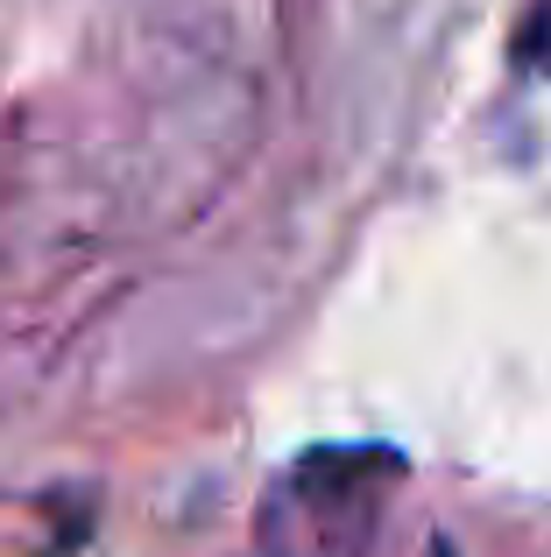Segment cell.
<instances>
[{
    "label": "cell",
    "instance_id": "cell-1",
    "mask_svg": "<svg viewBox=\"0 0 551 557\" xmlns=\"http://www.w3.org/2000/svg\"><path fill=\"white\" fill-rule=\"evenodd\" d=\"M431 557H460V550H453V544H445V536H439V544H431Z\"/></svg>",
    "mask_w": 551,
    "mask_h": 557
}]
</instances>
